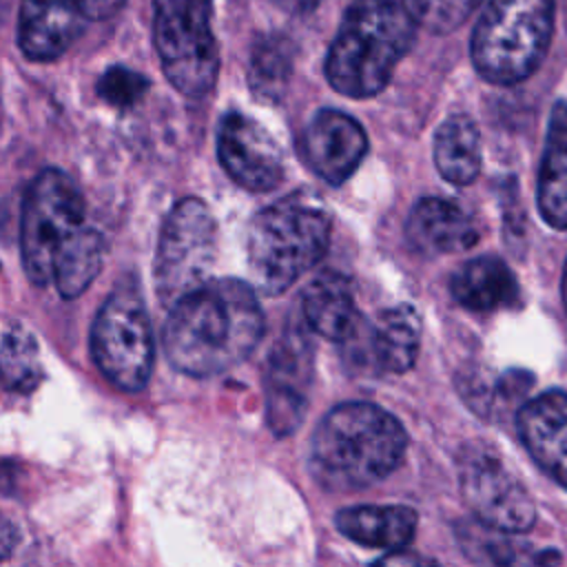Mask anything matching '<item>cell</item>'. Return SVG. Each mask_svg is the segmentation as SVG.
Here are the masks:
<instances>
[{
  "instance_id": "23",
  "label": "cell",
  "mask_w": 567,
  "mask_h": 567,
  "mask_svg": "<svg viewBox=\"0 0 567 567\" xmlns=\"http://www.w3.org/2000/svg\"><path fill=\"white\" fill-rule=\"evenodd\" d=\"M292 42L281 33L261 35L250 51L248 84L259 100L279 102L292 75Z\"/></svg>"
},
{
  "instance_id": "12",
  "label": "cell",
  "mask_w": 567,
  "mask_h": 567,
  "mask_svg": "<svg viewBox=\"0 0 567 567\" xmlns=\"http://www.w3.org/2000/svg\"><path fill=\"white\" fill-rule=\"evenodd\" d=\"M421 341V321L414 308L394 306L377 319L359 317L341 343L350 361L372 374H403L414 365Z\"/></svg>"
},
{
  "instance_id": "24",
  "label": "cell",
  "mask_w": 567,
  "mask_h": 567,
  "mask_svg": "<svg viewBox=\"0 0 567 567\" xmlns=\"http://www.w3.org/2000/svg\"><path fill=\"white\" fill-rule=\"evenodd\" d=\"M42 374L35 337L22 326L7 330L0 343V385L11 392H31L40 385Z\"/></svg>"
},
{
  "instance_id": "7",
  "label": "cell",
  "mask_w": 567,
  "mask_h": 567,
  "mask_svg": "<svg viewBox=\"0 0 567 567\" xmlns=\"http://www.w3.org/2000/svg\"><path fill=\"white\" fill-rule=\"evenodd\" d=\"M91 357L100 372L124 392L146 388L155 341L137 279L126 275L106 295L91 326Z\"/></svg>"
},
{
  "instance_id": "29",
  "label": "cell",
  "mask_w": 567,
  "mask_h": 567,
  "mask_svg": "<svg viewBox=\"0 0 567 567\" xmlns=\"http://www.w3.org/2000/svg\"><path fill=\"white\" fill-rule=\"evenodd\" d=\"M270 2L286 13H303L317 4V0H270Z\"/></svg>"
},
{
  "instance_id": "15",
  "label": "cell",
  "mask_w": 567,
  "mask_h": 567,
  "mask_svg": "<svg viewBox=\"0 0 567 567\" xmlns=\"http://www.w3.org/2000/svg\"><path fill=\"white\" fill-rule=\"evenodd\" d=\"M86 24L80 0H22L18 47L33 62H53L71 49Z\"/></svg>"
},
{
  "instance_id": "1",
  "label": "cell",
  "mask_w": 567,
  "mask_h": 567,
  "mask_svg": "<svg viewBox=\"0 0 567 567\" xmlns=\"http://www.w3.org/2000/svg\"><path fill=\"white\" fill-rule=\"evenodd\" d=\"M264 337L255 288L224 277L179 297L164 323L168 363L188 377H213L246 361Z\"/></svg>"
},
{
  "instance_id": "22",
  "label": "cell",
  "mask_w": 567,
  "mask_h": 567,
  "mask_svg": "<svg viewBox=\"0 0 567 567\" xmlns=\"http://www.w3.org/2000/svg\"><path fill=\"white\" fill-rule=\"evenodd\" d=\"M434 164L443 179L467 186L481 171V133L470 115H450L434 133Z\"/></svg>"
},
{
  "instance_id": "17",
  "label": "cell",
  "mask_w": 567,
  "mask_h": 567,
  "mask_svg": "<svg viewBox=\"0 0 567 567\" xmlns=\"http://www.w3.org/2000/svg\"><path fill=\"white\" fill-rule=\"evenodd\" d=\"M405 239L414 252L441 257L472 248L478 241V226L456 202L421 197L408 215Z\"/></svg>"
},
{
  "instance_id": "2",
  "label": "cell",
  "mask_w": 567,
  "mask_h": 567,
  "mask_svg": "<svg viewBox=\"0 0 567 567\" xmlns=\"http://www.w3.org/2000/svg\"><path fill=\"white\" fill-rule=\"evenodd\" d=\"M408 447V434L388 410L348 401L315 427L308 467L328 492L365 489L390 476Z\"/></svg>"
},
{
  "instance_id": "6",
  "label": "cell",
  "mask_w": 567,
  "mask_h": 567,
  "mask_svg": "<svg viewBox=\"0 0 567 567\" xmlns=\"http://www.w3.org/2000/svg\"><path fill=\"white\" fill-rule=\"evenodd\" d=\"M86 204L75 179L44 168L31 182L20 219V255L31 284L49 286L58 261L86 235Z\"/></svg>"
},
{
  "instance_id": "5",
  "label": "cell",
  "mask_w": 567,
  "mask_h": 567,
  "mask_svg": "<svg viewBox=\"0 0 567 567\" xmlns=\"http://www.w3.org/2000/svg\"><path fill=\"white\" fill-rule=\"evenodd\" d=\"M554 31V0H487L472 33V62L492 84L527 80L543 62Z\"/></svg>"
},
{
  "instance_id": "19",
  "label": "cell",
  "mask_w": 567,
  "mask_h": 567,
  "mask_svg": "<svg viewBox=\"0 0 567 567\" xmlns=\"http://www.w3.org/2000/svg\"><path fill=\"white\" fill-rule=\"evenodd\" d=\"M301 315L310 332L343 343L361 317L350 279L337 270L319 272L301 295Z\"/></svg>"
},
{
  "instance_id": "13",
  "label": "cell",
  "mask_w": 567,
  "mask_h": 567,
  "mask_svg": "<svg viewBox=\"0 0 567 567\" xmlns=\"http://www.w3.org/2000/svg\"><path fill=\"white\" fill-rule=\"evenodd\" d=\"M217 157L233 182L250 193L275 190L284 182V153L252 117L230 111L217 131Z\"/></svg>"
},
{
  "instance_id": "4",
  "label": "cell",
  "mask_w": 567,
  "mask_h": 567,
  "mask_svg": "<svg viewBox=\"0 0 567 567\" xmlns=\"http://www.w3.org/2000/svg\"><path fill=\"white\" fill-rule=\"evenodd\" d=\"M330 244V217L301 197L264 206L248 224L246 255L252 284L264 295H281L315 268Z\"/></svg>"
},
{
  "instance_id": "25",
  "label": "cell",
  "mask_w": 567,
  "mask_h": 567,
  "mask_svg": "<svg viewBox=\"0 0 567 567\" xmlns=\"http://www.w3.org/2000/svg\"><path fill=\"white\" fill-rule=\"evenodd\" d=\"M481 2L483 0H401L412 20L434 33L458 29Z\"/></svg>"
},
{
  "instance_id": "30",
  "label": "cell",
  "mask_w": 567,
  "mask_h": 567,
  "mask_svg": "<svg viewBox=\"0 0 567 567\" xmlns=\"http://www.w3.org/2000/svg\"><path fill=\"white\" fill-rule=\"evenodd\" d=\"M563 303L567 310V264H565V272H563Z\"/></svg>"
},
{
  "instance_id": "16",
  "label": "cell",
  "mask_w": 567,
  "mask_h": 567,
  "mask_svg": "<svg viewBox=\"0 0 567 567\" xmlns=\"http://www.w3.org/2000/svg\"><path fill=\"white\" fill-rule=\"evenodd\" d=\"M518 432L536 465L567 489V394L549 390L518 410Z\"/></svg>"
},
{
  "instance_id": "11",
  "label": "cell",
  "mask_w": 567,
  "mask_h": 567,
  "mask_svg": "<svg viewBox=\"0 0 567 567\" xmlns=\"http://www.w3.org/2000/svg\"><path fill=\"white\" fill-rule=\"evenodd\" d=\"M315 377V346L306 321H288L284 334L272 346L266 374V419L277 436L292 434L308 410Z\"/></svg>"
},
{
  "instance_id": "8",
  "label": "cell",
  "mask_w": 567,
  "mask_h": 567,
  "mask_svg": "<svg viewBox=\"0 0 567 567\" xmlns=\"http://www.w3.org/2000/svg\"><path fill=\"white\" fill-rule=\"evenodd\" d=\"M213 0H153V42L166 80L186 97L217 82L219 51L210 29Z\"/></svg>"
},
{
  "instance_id": "28",
  "label": "cell",
  "mask_w": 567,
  "mask_h": 567,
  "mask_svg": "<svg viewBox=\"0 0 567 567\" xmlns=\"http://www.w3.org/2000/svg\"><path fill=\"white\" fill-rule=\"evenodd\" d=\"M16 543H18L16 527H13V523L0 512V563L7 560V558L13 554Z\"/></svg>"
},
{
  "instance_id": "20",
  "label": "cell",
  "mask_w": 567,
  "mask_h": 567,
  "mask_svg": "<svg viewBox=\"0 0 567 567\" xmlns=\"http://www.w3.org/2000/svg\"><path fill=\"white\" fill-rule=\"evenodd\" d=\"M339 532L374 549L401 551L414 538L419 516L405 505H352L334 518Z\"/></svg>"
},
{
  "instance_id": "9",
  "label": "cell",
  "mask_w": 567,
  "mask_h": 567,
  "mask_svg": "<svg viewBox=\"0 0 567 567\" xmlns=\"http://www.w3.org/2000/svg\"><path fill=\"white\" fill-rule=\"evenodd\" d=\"M217 255V224L199 197L179 199L166 215L153 264L155 292L171 308L179 297L202 286Z\"/></svg>"
},
{
  "instance_id": "27",
  "label": "cell",
  "mask_w": 567,
  "mask_h": 567,
  "mask_svg": "<svg viewBox=\"0 0 567 567\" xmlns=\"http://www.w3.org/2000/svg\"><path fill=\"white\" fill-rule=\"evenodd\" d=\"M122 4H124V0H80V7L89 20L111 18Z\"/></svg>"
},
{
  "instance_id": "26",
  "label": "cell",
  "mask_w": 567,
  "mask_h": 567,
  "mask_svg": "<svg viewBox=\"0 0 567 567\" xmlns=\"http://www.w3.org/2000/svg\"><path fill=\"white\" fill-rule=\"evenodd\" d=\"M146 91L148 78L122 64L109 66L97 80V95L115 109H128L137 104Z\"/></svg>"
},
{
  "instance_id": "14",
  "label": "cell",
  "mask_w": 567,
  "mask_h": 567,
  "mask_svg": "<svg viewBox=\"0 0 567 567\" xmlns=\"http://www.w3.org/2000/svg\"><path fill=\"white\" fill-rule=\"evenodd\" d=\"M301 151L312 173L337 186L359 168L368 151V135L352 115L321 109L303 133Z\"/></svg>"
},
{
  "instance_id": "21",
  "label": "cell",
  "mask_w": 567,
  "mask_h": 567,
  "mask_svg": "<svg viewBox=\"0 0 567 567\" xmlns=\"http://www.w3.org/2000/svg\"><path fill=\"white\" fill-rule=\"evenodd\" d=\"M536 202L551 228L567 230V102H556L549 115Z\"/></svg>"
},
{
  "instance_id": "18",
  "label": "cell",
  "mask_w": 567,
  "mask_h": 567,
  "mask_svg": "<svg viewBox=\"0 0 567 567\" xmlns=\"http://www.w3.org/2000/svg\"><path fill=\"white\" fill-rule=\"evenodd\" d=\"M450 292L472 312H496L520 303V288L509 266L496 255L474 257L456 268Z\"/></svg>"
},
{
  "instance_id": "10",
  "label": "cell",
  "mask_w": 567,
  "mask_h": 567,
  "mask_svg": "<svg viewBox=\"0 0 567 567\" xmlns=\"http://www.w3.org/2000/svg\"><path fill=\"white\" fill-rule=\"evenodd\" d=\"M458 481L478 523L505 534H523L536 523L529 492L494 454L467 447L458 461Z\"/></svg>"
},
{
  "instance_id": "3",
  "label": "cell",
  "mask_w": 567,
  "mask_h": 567,
  "mask_svg": "<svg viewBox=\"0 0 567 567\" xmlns=\"http://www.w3.org/2000/svg\"><path fill=\"white\" fill-rule=\"evenodd\" d=\"M416 22L396 0H357L343 16L326 55L330 86L363 100L381 93L410 51Z\"/></svg>"
}]
</instances>
